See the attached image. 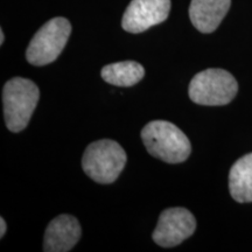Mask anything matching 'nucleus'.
Returning <instances> with one entry per match:
<instances>
[{
  "mask_svg": "<svg viewBox=\"0 0 252 252\" xmlns=\"http://www.w3.org/2000/svg\"><path fill=\"white\" fill-rule=\"evenodd\" d=\"M171 11V0H132L123 15L122 26L128 33H143L163 23Z\"/></svg>",
  "mask_w": 252,
  "mask_h": 252,
  "instance_id": "obj_7",
  "label": "nucleus"
},
{
  "mask_svg": "<svg viewBox=\"0 0 252 252\" xmlns=\"http://www.w3.org/2000/svg\"><path fill=\"white\" fill-rule=\"evenodd\" d=\"M229 189L239 203L252 202V153L238 159L229 173Z\"/></svg>",
  "mask_w": 252,
  "mask_h": 252,
  "instance_id": "obj_10",
  "label": "nucleus"
},
{
  "mask_svg": "<svg viewBox=\"0 0 252 252\" xmlns=\"http://www.w3.org/2000/svg\"><path fill=\"white\" fill-rule=\"evenodd\" d=\"M40 98V90L27 78L14 77L6 82L2 89L4 117L9 131L20 132L26 128Z\"/></svg>",
  "mask_w": 252,
  "mask_h": 252,
  "instance_id": "obj_2",
  "label": "nucleus"
},
{
  "mask_svg": "<svg viewBox=\"0 0 252 252\" xmlns=\"http://www.w3.org/2000/svg\"><path fill=\"white\" fill-rule=\"evenodd\" d=\"M126 153L117 141L102 139L91 143L84 151L82 168L94 182L112 184L126 165Z\"/></svg>",
  "mask_w": 252,
  "mask_h": 252,
  "instance_id": "obj_3",
  "label": "nucleus"
},
{
  "mask_svg": "<svg viewBox=\"0 0 252 252\" xmlns=\"http://www.w3.org/2000/svg\"><path fill=\"white\" fill-rule=\"evenodd\" d=\"M237 91V81L224 69H207L198 72L189 84V97L200 105H226L235 98Z\"/></svg>",
  "mask_w": 252,
  "mask_h": 252,
  "instance_id": "obj_4",
  "label": "nucleus"
},
{
  "mask_svg": "<svg viewBox=\"0 0 252 252\" xmlns=\"http://www.w3.org/2000/svg\"><path fill=\"white\" fill-rule=\"evenodd\" d=\"M71 34V25L65 18H54L46 23L31 40L26 52L33 65L49 64L59 58Z\"/></svg>",
  "mask_w": 252,
  "mask_h": 252,
  "instance_id": "obj_5",
  "label": "nucleus"
},
{
  "mask_svg": "<svg viewBox=\"0 0 252 252\" xmlns=\"http://www.w3.org/2000/svg\"><path fill=\"white\" fill-rule=\"evenodd\" d=\"M106 83L116 87H133L145 76V69L140 63L123 61L105 65L100 71Z\"/></svg>",
  "mask_w": 252,
  "mask_h": 252,
  "instance_id": "obj_11",
  "label": "nucleus"
},
{
  "mask_svg": "<svg viewBox=\"0 0 252 252\" xmlns=\"http://www.w3.org/2000/svg\"><path fill=\"white\" fill-rule=\"evenodd\" d=\"M231 0H191L189 18L201 33H213L228 13Z\"/></svg>",
  "mask_w": 252,
  "mask_h": 252,
  "instance_id": "obj_9",
  "label": "nucleus"
},
{
  "mask_svg": "<svg viewBox=\"0 0 252 252\" xmlns=\"http://www.w3.org/2000/svg\"><path fill=\"white\" fill-rule=\"evenodd\" d=\"M4 40H5L4 32H2V30H1L0 31V45H2V43H4Z\"/></svg>",
  "mask_w": 252,
  "mask_h": 252,
  "instance_id": "obj_13",
  "label": "nucleus"
},
{
  "mask_svg": "<svg viewBox=\"0 0 252 252\" xmlns=\"http://www.w3.org/2000/svg\"><path fill=\"white\" fill-rule=\"evenodd\" d=\"M196 229L193 214L186 208H168L160 214L153 241L162 248H173L190 237Z\"/></svg>",
  "mask_w": 252,
  "mask_h": 252,
  "instance_id": "obj_6",
  "label": "nucleus"
},
{
  "mask_svg": "<svg viewBox=\"0 0 252 252\" xmlns=\"http://www.w3.org/2000/svg\"><path fill=\"white\" fill-rule=\"evenodd\" d=\"M0 236H1V237H4V235H5V232H6V223H5V220L2 219H0Z\"/></svg>",
  "mask_w": 252,
  "mask_h": 252,
  "instance_id": "obj_12",
  "label": "nucleus"
},
{
  "mask_svg": "<svg viewBox=\"0 0 252 252\" xmlns=\"http://www.w3.org/2000/svg\"><path fill=\"white\" fill-rule=\"evenodd\" d=\"M81 237V225L74 216L60 215L50 220L45 232L43 251H70Z\"/></svg>",
  "mask_w": 252,
  "mask_h": 252,
  "instance_id": "obj_8",
  "label": "nucleus"
},
{
  "mask_svg": "<svg viewBox=\"0 0 252 252\" xmlns=\"http://www.w3.org/2000/svg\"><path fill=\"white\" fill-rule=\"evenodd\" d=\"M141 139L151 156L167 163H180L191 152L190 141L173 123L153 121L144 126Z\"/></svg>",
  "mask_w": 252,
  "mask_h": 252,
  "instance_id": "obj_1",
  "label": "nucleus"
}]
</instances>
